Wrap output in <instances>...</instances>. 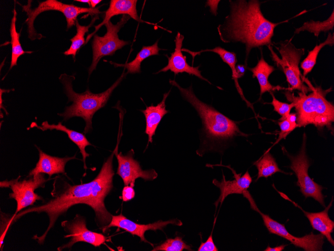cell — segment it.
I'll list each match as a JSON object with an SVG mask.
<instances>
[{
	"instance_id": "13",
	"label": "cell",
	"mask_w": 334,
	"mask_h": 251,
	"mask_svg": "<svg viewBox=\"0 0 334 251\" xmlns=\"http://www.w3.org/2000/svg\"><path fill=\"white\" fill-rule=\"evenodd\" d=\"M118 147L114 150L118 162L116 174L122 179L124 186L134 187L135 181L141 178L146 181H151L158 177V173L153 169L144 170L140 163L134 158V151L130 150L126 154L118 153Z\"/></svg>"
},
{
	"instance_id": "1",
	"label": "cell",
	"mask_w": 334,
	"mask_h": 251,
	"mask_svg": "<svg viewBox=\"0 0 334 251\" xmlns=\"http://www.w3.org/2000/svg\"><path fill=\"white\" fill-rule=\"evenodd\" d=\"M114 151L104 163L98 175L92 181L78 185H70L65 182L63 188L54 190L52 193L54 198L42 204L24 209L8 220L11 225L16 220L30 213L44 212L49 218V224L40 236L37 234L33 238L42 244L48 231L54 227L58 217L65 214L72 206L86 204L91 207L95 212L96 222L101 229L108 225L112 215L108 211L104 199L112 188L114 172L112 167Z\"/></svg>"
},
{
	"instance_id": "19",
	"label": "cell",
	"mask_w": 334,
	"mask_h": 251,
	"mask_svg": "<svg viewBox=\"0 0 334 251\" xmlns=\"http://www.w3.org/2000/svg\"><path fill=\"white\" fill-rule=\"evenodd\" d=\"M36 148L39 152V159L36 167L30 171L28 176L46 173L50 178L55 174H65L66 163L72 159H76V155L63 158L52 156L46 154L38 147Z\"/></svg>"
},
{
	"instance_id": "21",
	"label": "cell",
	"mask_w": 334,
	"mask_h": 251,
	"mask_svg": "<svg viewBox=\"0 0 334 251\" xmlns=\"http://www.w3.org/2000/svg\"><path fill=\"white\" fill-rule=\"evenodd\" d=\"M31 127H36L42 131L56 130L66 133L69 139L76 144L80 149V152L82 156L84 168L85 170L87 169L86 159L87 157L90 156V154L86 151L85 148L86 146L92 145V144L88 141L83 133L68 128L63 125L60 122L56 125L54 124H50L48 121H46L43 122L40 126H38L36 123L33 122L30 125Z\"/></svg>"
},
{
	"instance_id": "26",
	"label": "cell",
	"mask_w": 334,
	"mask_h": 251,
	"mask_svg": "<svg viewBox=\"0 0 334 251\" xmlns=\"http://www.w3.org/2000/svg\"><path fill=\"white\" fill-rule=\"evenodd\" d=\"M13 14L10 27L12 56L10 70L14 66L17 65L18 60L20 56L23 55L26 53L30 54L32 52L31 51H24L22 47L20 41V33H18L16 29L17 13L15 6L13 11Z\"/></svg>"
},
{
	"instance_id": "22",
	"label": "cell",
	"mask_w": 334,
	"mask_h": 251,
	"mask_svg": "<svg viewBox=\"0 0 334 251\" xmlns=\"http://www.w3.org/2000/svg\"><path fill=\"white\" fill-rule=\"evenodd\" d=\"M252 73V77H256L260 86V97L266 92L274 91L278 89L271 85L268 81L269 76L275 70L274 68L268 64L262 56L257 65L254 68H248Z\"/></svg>"
},
{
	"instance_id": "34",
	"label": "cell",
	"mask_w": 334,
	"mask_h": 251,
	"mask_svg": "<svg viewBox=\"0 0 334 251\" xmlns=\"http://www.w3.org/2000/svg\"><path fill=\"white\" fill-rule=\"evenodd\" d=\"M135 196V191L134 187L128 185L124 186L122 190L121 198L124 202L132 199Z\"/></svg>"
},
{
	"instance_id": "9",
	"label": "cell",
	"mask_w": 334,
	"mask_h": 251,
	"mask_svg": "<svg viewBox=\"0 0 334 251\" xmlns=\"http://www.w3.org/2000/svg\"><path fill=\"white\" fill-rule=\"evenodd\" d=\"M249 201L250 208L258 212L262 216L264 225L270 233L278 235L290 241L296 247L302 248L306 251H322L324 241V236L321 233L314 234L313 232L302 237H296L290 233L284 224L272 219L269 215L262 212L258 208L254 199L247 190L242 193Z\"/></svg>"
},
{
	"instance_id": "35",
	"label": "cell",
	"mask_w": 334,
	"mask_h": 251,
	"mask_svg": "<svg viewBox=\"0 0 334 251\" xmlns=\"http://www.w3.org/2000/svg\"><path fill=\"white\" fill-rule=\"evenodd\" d=\"M246 71V66L243 65H238L236 66V71L238 79L244 76Z\"/></svg>"
},
{
	"instance_id": "8",
	"label": "cell",
	"mask_w": 334,
	"mask_h": 251,
	"mask_svg": "<svg viewBox=\"0 0 334 251\" xmlns=\"http://www.w3.org/2000/svg\"><path fill=\"white\" fill-rule=\"evenodd\" d=\"M306 136L304 133L301 148L295 156L290 155L284 147L282 150L290 161V167L295 173L298 179L296 184L302 195L305 198H313L325 207L326 196L322 193L324 188L313 181L308 174L310 164L306 154Z\"/></svg>"
},
{
	"instance_id": "37",
	"label": "cell",
	"mask_w": 334,
	"mask_h": 251,
	"mask_svg": "<svg viewBox=\"0 0 334 251\" xmlns=\"http://www.w3.org/2000/svg\"><path fill=\"white\" fill-rule=\"evenodd\" d=\"M101 2V0H90V8L92 9L96 8V6L99 4Z\"/></svg>"
},
{
	"instance_id": "27",
	"label": "cell",
	"mask_w": 334,
	"mask_h": 251,
	"mask_svg": "<svg viewBox=\"0 0 334 251\" xmlns=\"http://www.w3.org/2000/svg\"><path fill=\"white\" fill-rule=\"evenodd\" d=\"M98 19V16L95 17L92 19L90 24L88 26L80 25L78 20L76 22V34L70 39L71 45L70 47L64 53V55L66 56L72 55L73 59L75 60L77 52L86 43L84 39L86 33L88 32L90 28L92 27L95 21Z\"/></svg>"
},
{
	"instance_id": "24",
	"label": "cell",
	"mask_w": 334,
	"mask_h": 251,
	"mask_svg": "<svg viewBox=\"0 0 334 251\" xmlns=\"http://www.w3.org/2000/svg\"><path fill=\"white\" fill-rule=\"evenodd\" d=\"M182 51H185L188 52L192 56L193 60L194 58V57L197 55L200 54L202 52H212L215 53L218 55L222 60L226 64H227L232 71V77L235 81V84L237 90L239 93L240 94L242 97H244V100L246 101L247 103L248 102L244 98V95L242 94V90L240 87L239 84L238 82V78L236 76V55L234 53L229 52L225 50L224 49L220 47H216L212 49H206L204 50H201L200 52H192L190 51L188 49H182Z\"/></svg>"
},
{
	"instance_id": "10",
	"label": "cell",
	"mask_w": 334,
	"mask_h": 251,
	"mask_svg": "<svg viewBox=\"0 0 334 251\" xmlns=\"http://www.w3.org/2000/svg\"><path fill=\"white\" fill-rule=\"evenodd\" d=\"M128 15H122L120 21L116 25L110 21L104 25L106 32L102 37L95 34L92 42V61L88 69L89 76L96 69L102 58L106 56H111L119 49H122L130 43L119 39L118 32L130 19Z\"/></svg>"
},
{
	"instance_id": "5",
	"label": "cell",
	"mask_w": 334,
	"mask_h": 251,
	"mask_svg": "<svg viewBox=\"0 0 334 251\" xmlns=\"http://www.w3.org/2000/svg\"><path fill=\"white\" fill-rule=\"evenodd\" d=\"M124 70L120 77L105 91L94 94L88 88L82 93H77L72 89V83L75 79L74 75L62 74L59 79L62 83L65 93L68 98V102L72 104L66 107L64 111L58 115L63 117L64 121L74 117L82 118L86 122L84 133L86 134L92 129V119L94 115L106 104L113 91L126 77Z\"/></svg>"
},
{
	"instance_id": "15",
	"label": "cell",
	"mask_w": 334,
	"mask_h": 251,
	"mask_svg": "<svg viewBox=\"0 0 334 251\" xmlns=\"http://www.w3.org/2000/svg\"><path fill=\"white\" fill-rule=\"evenodd\" d=\"M184 36L180 34L177 33L175 38L174 51L171 53L170 56H166L168 59V63L166 66L159 70L156 74L160 72H166L168 70L174 73L176 75L179 73H186L190 75H194L200 79L204 80L210 84L211 83L201 75V71L199 70L200 66L192 67L188 64L186 62V56L183 55L182 53V47Z\"/></svg>"
},
{
	"instance_id": "2",
	"label": "cell",
	"mask_w": 334,
	"mask_h": 251,
	"mask_svg": "<svg viewBox=\"0 0 334 251\" xmlns=\"http://www.w3.org/2000/svg\"><path fill=\"white\" fill-rule=\"evenodd\" d=\"M230 12L218 28L220 39L224 43L242 42L246 47V60L253 48L270 46L274 29L280 23H274L262 15L258 1H230Z\"/></svg>"
},
{
	"instance_id": "36",
	"label": "cell",
	"mask_w": 334,
	"mask_h": 251,
	"mask_svg": "<svg viewBox=\"0 0 334 251\" xmlns=\"http://www.w3.org/2000/svg\"><path fill=\"white\" fill-rule=\"evenodd\" d=\"M286 246V244H282L274 247H271L268 246L264 250V251H282L284 249Z\"/></svg>"
},
{
	"instance_id": "30",
	"label": "cell",
	"mask_w": 334,
	"mask_h": 251,
	"mask_svg": "<svg viewBox=\"0 0 334 251\" xmlns=\"http://www.w3.org/2000/svg\"><path fill=\"white\" fill-rule=\"evenodd\" d=\"M184 249L192 250L190 245L187 244L182 237L176 236L174 238H168L164 242L154 247L152 251H182Z\"/></svg>"
},
{
	"instance_id": "7",
	"label": "cell",
	"mask_w": 334,
	"mask_h": 251,
	"mask_svg": "<svg viewBox=\"0 0 334 251\" xmlns=\"http://www.w3.org/2000/svg\"><path fill=\"white\" fill-rule=\"evenodd\" d=\"M32 1H28L26 5L22 6V11L26 13L28 18L26 23L28 26V37L31 40L40 39L42 37L35 31L34 23L36 17L42 12L48 11H56L62 13L66 18L67 23V30L76 25L78 16L83 13L98 14L101 13L98 10L99 7L92 9L76 6L62 3L56 0H46L40 2L37 7L31 8Z\"/></svg>"
},
{
	"instance_id": "17",
	"label": "cell",
	"mask_w": 334,
	"mask_h": 251,
	"mask_svg": "<svg viewBox=\"0 0 334 251\" xmlns=\"http://www.w3.org/2000/svg\"><path fill=\"white\" fill-rule=\"evenodd\" d=\"M278 192L284 198L290 201L296 206L300 208L308 219L313 229L319 231L327 238L332 246H334V241L331 235L334 229V222L331 220L328 214V210L332 206L333 197L330 204L325 207L323 211L318 212H309L304 210L299 205L290 200L284 193L279 191Z\"/></svg>"
},
{
	"instance_id": "16",
	"label": "cell",
	"mask_w": 334,
	"mask_h": 251,
	"mask_svg": "<svg viewBox=\"0 0 334 251\" xmlns=\"http://www.w3.org/2000/svg\"><path fill=\"white\" fill-rule=\"evenodd\" d=\"M231 169L234 174V179L233 180H226L225 176L222 174V178L219 181L216 179L212 180V183L218 187L220 191V194L215 202L216 208L220 203L222 204L224 199L229 195L232 194H242L244 191L249 188L252 182V178L248 171L241 176V174H237L236 171L228 166H226Z\"/></svg>"
},
{
	"instance_id": "23",
	"label": "cell",
	"mask_w": 334,
	"mask_h": 251,
	"mask_svg": "<svg viewBox=\"0 0 334 251\" xmlns=\"http://www.w3.org/2000/svg\"><path fill=\"white\" fill-rule=\"evenodd\" d=\"M162 50L158 47V40L152 45L143 46L137 54L134 60L125 64H118L110 62L114 67H122L127 69L126 74H135L140 73L141 63L146 58L154 55H158L159 51Z\"/></svg>"
},
{
	"instance_id": "12",
	"label": "cell",
	"mask_w": 334,
	"mask_h": 251,
	"mask_svg": "<svg viewBox=\"0 0 334 251\" xmlns=\"http://www.w3.org/2000/svg\"><path fill=\"white\" fill-rule=\"evenodd\" d=\"M62 226L67 233L64 237H70L66 244L58 247V250L70 248L78 242H85L94 246H100L104 244L108 237L102 233L92 231L88 229L85 218L76 214L73 219L62 222Z\"/></svg>"
},
{
	"instance_id": "18",
	"label": "cell",
	"mask_w": 334,
	"mask_h": 251,
	"mask_svg": "<svg viewBox=\"0 0 334 251\" xmlns=\"http://www.w3.org/2000/svg\"><path fill=\"white\" fill-rule=\"evenodd\" d=\"M137 2L136 0H111L108 9L105 12L102 22L94 27V31L87 36L85 44L88 42L91 37L95 35V33L102 26L109 22L110 19L114 16L121 14L126 15L138 22H145L141 20L138 15Z\"/></svg>"
},
{
	"instance_id": "3",
	"label": "cell",
	"mask_w": 334,
	"mask_h": 251,
	"mask_svg": "<svg viewBox=\"0 0 334 251\" xmlns=\"http://www.w3.org/2000/svg\"><path fill=\"white\" fill-rule=\"evenodd\" d=\"M169 82L178 89L182 97L194 108L202 120V147L204 149L202 153L205 150H211L212 144L216 142L228 140L236 136H246L240 131L235 121L200 101L194 93L192 86L184 88L174 80L170 79Z\"/></svg>"
},
{
	"instance_id": "29",
	"label": "cell",
	"mask_w": 334,
	"mask_h": 251,
	"mask_svg": "<svg viewBox=\"0 0 334 251\" xmlns=\"http://www.w3.org/2000/svg\"><path fill=\"white\" fill-rule=\"evenodd\" d=\"M334 12H332L330 17L326 20L320 22L311 20L304 23L303 25L299 28L296 29L294 33L298 34L302 31H306L313 33L316 37H318L321 32H326L333 29L334 26Z\"/></svg>"
},
{
	"instance_id": "25",
	"label": "cell",
	"mask_w": 334,
	"mask_h": 251,
	"mask_svg": "<svg viewBox=\"0 0 334 251\" xmlns=\"http://www.w3.org/2000/svg\"><path fill=\"white\" fill-rule=\"evenodd\" d=\"M254 165L256 167L258 173L256 181L261 177L268 178L276 172H281L288 174L279 168L275 159L270 151L266 152L262 157L256 161Z\"/></svg>"
},
{
	"instance_id": "20",
	"label": "cell",
	"mask_w": 334,
	"mask_h": 251,
	"mask_svg": "<svg viewBox=\"0 0 334 251\" xmlns=\"http://www.w3.org/2000/svg\"><path fill=\"white\" fill-rule=\"evenodd\" d=\"M170 92V90L164 94L162 100L156 106L152 104L146 106L144 110H140L145 116L146 126L144 132L148 135V143L152 142V136L155 135L158 126L164 116L169 112L166 109L165 103Z\"/></svg>"
},
{
	"instance_id": "38",
	"label": "cell",
	"mask_w": 334,
	"mask_h": 251,
	"mask_svg": "<svg viewBox=\"0 0 334 251\" xmlns=\"http://www.w3.org/2000/svg\"><path fill=\"white\" fill-rule=\"evenodd\" d=\"M75 2H78L82 3H86L88 4L90 6V0H76Z\"/></svg>"
},
{
	"instance_id": "33",
	"label": "cell",
	"mask_w": 334,
	"mask_h": 251,
	"mask_svg": "<svg viewBox=\"0 0 334 251\" xmlns=\"http://www.w3.org/2000/svg\"><path fill=\"white\" fill-rule=\"evenodd\" d=\"M212 230L210 235L205 242H201L198 251H218V249L215 245L212 239Z\"/></svg>"
},
{
	"instance_id": "31",
	"label": "cell",
	"mask_w": 334,
	"mask_h": 251,
	"mask_svg": "<svg viewBox=\"0 0 334 251\" xmlns=\"http://www.w3.org/2000/svg\"><path fill=\"white\" fill-rule=\"evenodd\" d=\"M270 94L272 97L271 104L273 106L274 110L282 116L279 120L280 121L286 119L290 114L291 109L294 106V103L288 104L280 102L276 98L273 93H271Z\"/></svg>"
},
{
	"instance_id": "6",
	"label": "cell",
	"mask_w": 334,
	"mask_h": 251,
	"mask_svg": "<svg viewBox=\"0 0 334 251\" xmlns=\"http://www.w3.org/2000/svg\"><path fill=\"white\" fill-rule=\"evenodd\" d=\"M291 41L290 39L275 44L274 47L280 53V58L274 53L270 45L268 46L271 57L285 74L287 82L290 86L289 90H298L307 93L312 91V89L304 84L302 80V76L298 67L302 56L304 54V49H297Z\"/></svg>"
},
{
	"instance_id": "4",
	"label": "cell",
	"mask_w": 334,
	"mask_h": 251,
	"mask_svg": "<svg viewBox=\"0 0 334 251\" xmlns=\"http://www.w3.org/2000/svg\"><path fill=\"white\" fill-rule=\"evenodd\" d=\"M302 79L312 89L310 94L300 92L298 96H294L288 91L284 93L286 99L294 103L298 127L308 124L318 128L331 127L334 121V106L326 98L331 88L324 90L320 87H314L305 77H302Z\"/></svg>"
},
{
	"instance_id": "28",
	"label": "cell",
	"mask_w": 334,
	"mask_h": 251,
	"mask_svg": "<svg viewBox=\"0 0 334 251\" xmlns=\"http://www.w3.org/2000/svg\"><path fill=\"white\" fill-rule=\"evenodd\" d=\"M334 44V34L330 33L324 42L316 45L312 50L308 52L307 57L300 64V67L303 70L304 77L312 70L316 64V58L320 50L326 45L332 46Z\"/></svg>"
},
{
	"instance_id": "14",
	"label": "cell",
	"mask_w": 334,
	"mask_h": 251,
	"mask_svg": "<svg viewBox=\"0 0 334 251\" xmlns=\"http://www.w3.org/2000/svg\"><path fill=\"white\" fill-rule=\"evenodd\" d=\"M170 224L181 226L182 225V222L180 219L175 218L166 221L159 220L154 222L147 224H138L130 220L122 214H120L118 215H112L110 222L102 230L105 232L108 229L112 227H117L122 228L132 235L138 236L141 241L148 243L152 246H154L152 243L148 242L146 239L144 237L145 232L150 230L154 231L160 230L163 231L164 228Z\"/></svg>"
},
{
	"instance_id": "11",
	"label": "cell",
	"mask_w": 334,
	"mask_h": 251,
	"mask_svg": "<svg viewBox=\"0 0 334 251\" xmlns=\"http://www.w3.org/2000/svg\"><path fill=\"white\" fill-rule=\"evenodd\" d=\"M19 177L8 181H2L0 187H10L12 192L9 194L10 198L16 202V208L12 216H14L19 212L29 206L34 205L36 200H43L42 198L34 192L35 189L44 187V183L48 181L45 179L44 173H40L28 179L18 180Z\"/></svg>"
},
{
	"instance_id": "32",
	"label": "cell",
	"mask_w": 334,
	"mask_h": 251,
	"mask_svg": "<svg viewBox=\"0 0 334 251\" xmlns=\"http://www.w3.org/2000/svg\"><path fill=\"white\" fill-rule=\"evenodd\" d=\"M278 125L280 127V131L278 134V137L276 141L274 143L272 146L270 147L266 152L270 151V148L276 144L280 140L282 139H286V136L292 132L296 128L298 127L297 123L292 122L288 120L287 118L280 121L278 122Z\"/></svg>"
}]
</instances>
